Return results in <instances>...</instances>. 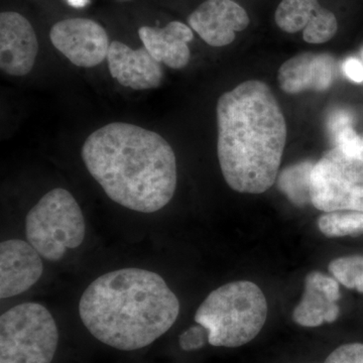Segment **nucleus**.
Returning a JSON list of instances; mask_svg holds the SVG:
<instances>
[{"instance_id":"obj_1","label":"nucleus","mask_w":363,"mask_h":363,"mask_svg":"<svg viewBox=\"0 0 363 363\" xmlns=\"http://www.w3.org/2000/svg\"><path fill=\"white\" fill-rule=\"evenodd\" d=\"M217 155L227 185L262 194L278 178L286 142L285 116L271 88L247 80L219 97Z\"/></svg>"},{"instance_id":"obj_2","label":"nucleus","mask_w":363,"mask_h":363,"mask_svg":"<svg viewBox=\"0 0 363 363\" xmlns=\"http://www.w3.org/2000/svg\"><path fill=\"white\" fill-rule=\"evenodd\" d=\"M81 155L105 194L128 209L154 213L175 194V152L155 131L130 123L106 124L88 136Z\"/></svg>"},{"instance_id":"obj_3","label":"nucleus","mask_w":363,"mask_h":363,"mask_svg":"<svg viewBox=\"0 0 363 363\" xmlns=\"http://www.w3.org/2000/svg\"><path fill=\"white\" fill-rule=\"evenodd\" d=\"M180 302L156 272L128 267L91 283L79 315L100 342L123 351L142 350L175 324Z\"/></svg>"},{"instance_id":"obj_4","label":"nucleus","mask_w":363,"mask_h":363,"mask_svg":"<svg viewBox=\"0 0 363 363\" xmlns=\"http://www.w3.org/2000/svg\"><path fill=\"white\" fill-rule=\"evenodd\" d=\"M267 317V298L259 286L238 281L210 293L198 308L195 321L209 331L208 343L234 348L257 337Z\"/></svg>"},{"instance_id":"obj_5","label":"nucleus","mask_w":363,"mask_h":363,"mask_svg":"<svg viewBox=\"0 0 363 363\" xmlns=\"http://www.w3.org/2000/svg\"><path fill=\"white\" fill-rule=\"evenodd\" d=\"M26 238L40 257L50 262L63 259L67 250L77 248L85 238L82 210L65 189L50 191L28 212Z\"/></svg>"},{"instance_id":"obj_6","label":"nucleus","mask_w":363,"mask_h":363,"mask_svg":"<svg viewBox=\"0 0 363 363\" xmlns=\"http://www.w3.org/2000/svg\"><path fill=\"white\" fill-rule=\"evenodd\" d=\"M58 343V327L43 305L25 303L0 317V363H52Z\"/></svg>"},{"instance_id":"obj_7","label":"nucleus","mask_w":363,"mask_h":363,"mask_svg":"<svg viewBox=\"0 0 363 363\" xmlns=\"http://www.w3.org/2000/svg\"><path fill=\"white\" fill-rule=\"evenodd\" d=\"M311 204L325 213L363 212V152L351 156L338 147L327 150L313 167Z\"/></svg>"},{"instance_id":"obj_8","label":"nucleus","mask_w":363,"mask_h":363,"mask_svg":"<svg viewBox=\"0 0 363 363\" xmlns=\"http://www.w3.org/2000/svg\"><path fill=\"white\" fill-rule=\"evenodd\" d=\"M52 45L72 64L92 68L107 59L108 35L101 25L89 18H68L58 21L50 32Z\"/></svg>"},{"instance_id":"obj_9","label":"nucleus","mask_w":363,"mask_h":363,"mask_svg":"<svg viewBox=\"0 0 363 363\" xmlns=\"http://www.w3.org/2000/svg\"><path fill=\"white\" fill-rule=\"evenodd\" d=\"M188 23L206 44L221 48L233 43L236 33L247 30L250 18L234 0H206L189 16Z\"/></svg>"},{"instance_id":"obj_10","label":"nucleus","mask_w":363,"mask_h":363,"mask_svg":"<svg viewBox=\"0 0 363 363\" xmlns=\"http://www.w3.org/2000/svg\"><path fill=\"white\" fill-rule=\"evenodd\" d=\"M274 21L283 32H302L308 44H324L333 39L338 30L335 14L322 6L319 0H281Z\"/></svg>"},{"instance_id":"obj_11","label":"nucleus","mask_w":363,"mask_h":363,"mask_svg":"<svg viewBox=\"0 0 363 363\" xmlns=\"http://www.w3.org/2000/svg\"><path fill=\"white\" fill-rule=\"evenodd\" d=\"M39 43L32 23L14 11L0 14V68L21 77L33 70Z\"/></svg>"},{"instance_id":"obj_12","label":"nucleus","mask_w":363,"mask_h":363,"mask_svg":"<svg viewBox=\"0 0 363 363\" xmlns=\"http://www.w3.org/2000/svg\"><path fill=\"white\" fill-rule=\"evenodd\" d=\"M44 272L40 253L20 240L0 245V298L16 297L32 288Z\"/></svg>"},{"instance_id":"obj_13","label":"nucleus","mask_w":363,"mask_h":363,"mask_svg":"<svg viewBox=\"0 0 363 363\" xmlns=\"http://www.w3.org/2000/svg\"><path fill=\"white\" fill-rule=\"evenodd\" d=\"M107 61L112 78L130 89L147 90L159 87L164 78L162 63L145 47L133 50L130 45L113 40L109 45Z\"/></svg>"},{"instance_id":"obj_14","label":"nucleus","mask_w":363,"mask_h":363,"mask_svg":"<svg viewBox=\"0 0 363 363\" xmlns=\"http://www.w3.org/2000/svg\"><path fill=\"white\" fill-rule=\"evenodd\" d=\"M336 60L328 52H306L286 61L278 72L279 87L286 94L328 90L335 78Z\"/></svg>"},{"instance_id":"obj_15","label":"nucleus","mask_w":363,"mask_h":363,"mask_svg":"<svg viewBox=\"0 0 363 363\" xmlns=\"http://www.w3.org/2000/svg\"><path fill=\"white\" fill-rule=\"evenodd\" d=\"M340 298L338 281L320 272L306 277L302 300L293 313L296 323L303 327H318L332 323L339 316Z\"/></svg>"},{"instance_id":"obj_16","label":"nucleus","mask_w":363,"mask_h":363,"mask_svg":"<svg viewBox=\"0 0 363 363\" xmlns=\"http://www.w3.org/2000/svg\"><path fill=\"white\" fill-rule=\"evenodd\" d=\"M143 47L160 63L172 69H183L190 62L189 43L194 39L193 30L181 21H171L164 28L143 26L138 30Z\"/></svg>"},{"instance_id":"obj_17","label":"nucleus","mask_w":363,"mask_h":363,"mask_svg":"<svg viewBox=\"0 0 363 363\" xmlns=\"http://www.w3.org/2000/svg\"><path fill=\"white\" fill-rule=\"evenodd\" d=\"M314 164L301 162L284 169L279 176V190L298 206L311 203V175Z\"/></svg>"},{"instance_id":"obj_18","label":"nucleus","mask_w":363,"mask_h":363,"mask_svg":"<svg viewBox=\"0 0 363 363\" xmlns=\"http://www.w3.org/2000/svg\"><path fill=\"white\" fill-rule=\"evenodd\" d=\"M318 228L327 238L363 234V212H327L318 218Z\"/></svg>"},{"instance_id":"obj_19","label":"nucleus","mask_w":363,"mask_h":363,"mask_svg":"<svg viewBox=\"0 0 363 363\" xmlns=\"http://www.w3.org/2000/svg\"><path fill=\"white\" fill-rule=\"evenodd\" d=\"M333 278L348 289L363 293V255L339 257L329 264Z\"/></svg>"},{"instance_id":"obj_20","label":"nucleus","mask_w":363,"mask_h":363,"mask_svg":"<svg viewBox=\"0 0 363 363\" xmlns=\"http://www.w3.org/2000/svg\"><path fill=\"white\" fill-rule=\"evenodd\" d=\"M207 342H209V331L200 324L190 327L179 338V344L185 351L200 350Z\"/></svg>"},{"instance_id":"obj_21","label":"nucleus","mask_w":363,"mask_h":363,"mask_svg":"<svg viewBox=\"0 0 363 363\" xmlns=\"http://www.w3.org/2000/svg\"><path fill=\"white\" fill-rule=\"evenodd\" d=\"M324 363H363V343L339 346L326 358Z\"/></svg>"},{"instance_id":"obj_22","label":"nucleus","mask_w":363,"mask_h":363,"mask_svg":"<svg viewBox=\"0 0 363 363\" xmlns=\"http://www.w3.org/2000/svg\"><path fill=\"white\" fill-rule=\"evenodd\" d=\"M327 125H328V130L332 138H334L345 128L353 126L352 114L345 111H334L329 116Z\"/></svg>"},{"instance_id":"obj_23","label":"nucleus","mask_w":363,"mask_h":363,"mask_svg":"<svg viewBox=\"0 0 363 363\" xmlns=\"http://www.w3.org/2000/svg\"><path fill=\"white\" fill-rule=\"evenodd\" d=\"M343 72L346 77L355 83L363 82V64L362 60L350 57L344 61Z\"/></svg>"},{"instance_id":"obj_24","label":"nucleus","mask_w":363,"mask_h":363,"mask_svg":"<svg viewBox=\"0 0 363 363\" xmlns=\"http://www.w3.org/2000/svg\"><path fill=\"white\" fill-rule=\"evenodd\" d=\"M88 0H68L72 6L82 7L87 4Z\"/></svg>"},{"instance_id":"obj_25","label":"nucleus","mask_w":363,"mask_h":363,"mask_svg":"<svg viewBox=\"0 0 363 363\" xmlns=\"http://www.w3.org/2000/svg\"><path fill=\"white\" fill-rule=\"evenodd\" d=\"M360 59H362V62L363 64V47L362 48V51H360Z\"/></svg>"}]
</instances>
